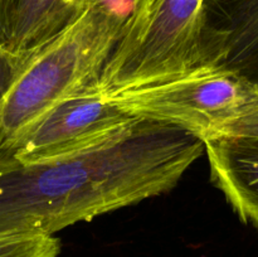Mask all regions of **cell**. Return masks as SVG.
I'll use <instances>...</instances> for the list:
<instances>
[{"label": "cell", "instance_id": "7a4b0ae2", "mask_svg": "<svg viewBox=\"0 0 258 257\" xmlns=\"http://www.w3.org/2000/svg\"><path fill=\"white\" fill-rule=\"evenodd\" d=\"M126 23L98 5L76 19L32 55L0 111V155L48 108L96 85Z\"/></svg>", "mask_w": 258, "mask_h": 257}, {"label": "cell", "instance_id": "30bf717a", "mask_svg": "<svg viewBox=\"0 0 258 257\" xmlns=\"http://www.w3.org/2000/svg\"><path fill=\"white\" fill-rule=\"evenodd\" d=\"M30 57L18 54L0 47V111L17 78L29 62Z\"/></svg>", "mask_w": 258, "mask_h": 257}, {"label": "cell", "instance_id": "9c48e42d", "mask_svg": "<svg viewBox=\"0 0 258 257\" xmlns=\"http://www.w3.org/2000/svg\"><path fill=\"white\" fill-rule=\"evenodd\" d=\"M59 252V239L50 234H0V257H57Z\"/></svg>", "mask_w": 258, "mask_h": 257}, {"label": "cell", "instance_id": "52a82bcc", "mask_svg": "<svg viewBox=\"0 0 258 257\" xmlns=\"http://www.w3.org/2000/svg\"><path fill=\"white\" fill-rule=\"evenodd\" d=\"M203 143L212 181L241 221L258 231V138L223 135Z\"/></svg>", "mask_w": 258, "mask_h": 257}, {"label": "cell", "instance_id": "8fae6325", "mask_svg": "<svg viewBox=\"0 0 258 257\" xmlns=\"http://www.w3.org/2000/svg\"><path fill=\"white\" fill-rule=\"evenodd\" d=\"M256 136L258 138V105L234 118L214 136ZM213 138V136H212Z\"/></svg>", "mask_w": 258, "mask_h": 257}, {"label": "cell", "instance_id": "5b68a950", "mask_svg": "<svg viewBox=\"0 0 258 257\" xmlns=\"http://www.w3.org/2000/svg\"><path fill=\"white\" fill-rule=\"evenodd\" d=\"M138 121L91 85L48 108L0 156L33 164L87 153L120 138Z\"/></svg>", "mask_w": 258, "mask_h": 257}, {"label": "cell", "instance_id": "277c9868", "mask_svg": "<svg viewBox=\"0 0 258 257\" xmlns=\"http://www.w3.org/2000/svg\"><path fill=\"white\" fill-rule=\"evenodd\" d=\"M106 96L139 120L169 123L203 141L258 105L256 85L233 71L212 65Z\"/></svg>", "mask_w": 258, "mask_h": 257}, {"label": "cell", "instance_id": "8992f818", "mask_svg": "<svg viewBox=\"0 0 258 257\" xmlns=\"http://www.w3.org/2000/svg\"><path fill=\"white\" fill-rule=\"evenodd\" d=\"M206 63L258 87V0H206Z\"/></svg>", "mask_w": 258, "mask_h": 257}, {"label": "cell", "instance_id": "3957f363", "mask_svg": "<svg viewBox=\"0 0 258 257\" xmlns=\"http://www.w3.org/2000/svg\"><path fill=\"white\" fill-rule=\"evenodd\" d=\"M206 0H140L98 78L105 95L206 66Z\"/></svg>", "mask_w": 258, "mask_h": 257}, {"label": "cell", "instance_id": "ba28073f", "mask_svg": "<svg viewBox=\"0 0 258 257\" xmlns=\"http://www.w3.org/2000/svg\"><path fill=\"white\" fill-rule=\"evenodd\" d=\"M85 0H0V47L32 57L83 9Z\"/></svg>", "mask_w": 258, "mask_h": 257}, {"label": "cell", "instance_id": "6da1fadb", "mask_svg": "<svg viewBox=\"0 0 258 257\" xmlns=\"http://www.w3.org/2000/svg\"><path fill=\"white\" fill-rule=\"evenodd\" d=\"M204 153L198 136L139 120L87 153L33 164L0 156V234H53L173 189Z\"/></svg>", "mask_w": 258, "mask_h": 257}]
</instances>
